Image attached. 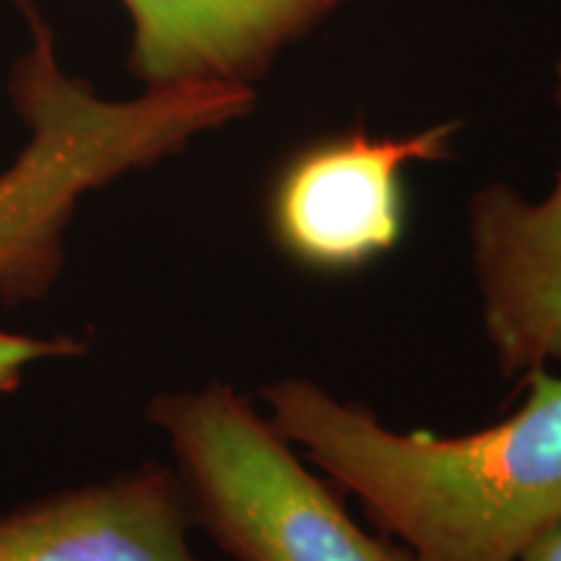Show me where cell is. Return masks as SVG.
I'll return each mask as SVG.
<instances>
[{"label": "cell", "mask_w": 561, "mask_h": 561, "mask_svg": "<svg viewBox=\"0 0 561 561\" xmlns=\"http://www.w3.org/2000/svg\"><path fill=\"white\" fill-rule=\"evenodd\" d=\"M520 390L510 416L458 437L396 432L307 377L261 396L301 458L416 561H520L561 523V375L533 369Z\"/></svg>", "instance_id": "cell-1"}, {"label": "cell", "mask_w": 561, "mask_h": 561, "mask_svg": "<svg viewBox=\"0 0 561 561\" xmlns=\"http://www.w3.org/2000/svg\"><path fill=\"white\" fill-rule=\"evenodd\" d=\"M32 47L11 70L9 94L26 144L0 172V301L53 291L66 268V231L83 195L185 151L195 138L248 117L255 87L182 83L104 100L60 68L53 30L34 0H16Z\"/></svg>", "instance_id": "cell-2"}, {"label": "cell", "mask_w": 561, "mask_h": 561, "mask_svg": "<svg viewBox=\"0 0 561 561\" xmlns=\"http://www.w3.org/2000/svg\"><path fill=\"white\" fill-rule=\"evenodd\" d=\"M146 419L170 442L191 517L234 561H416L364 530L339 486L231 385L159 392Z\"/></svg>", "instance_id": "cell-3"}, {"label": "cell", "mask_w": 561, "mask_h": 561, "mask_svg": "<svg viewBox=\"0 0 561 561\" xmlns=\"http://www.w3.org/2000/svg\"><path fill=\"white\" fill-rule=\"evenodd\" d=\"M460 123L409 136L351 128L312 140L280 164L265 203L276 248L301 268L351 273L398 248L405 167L450 159Z\"/></svg>", "instance_id": "cell-4"}, {"label": "cell", "mask_w": 561, "mask_h": 561, "mask_svg": "<svg viewBox=\"0 0 561 561\" xmlns=\"http://www.w3.org/2000/svg\"><path fill=\"white\" fill-rule=\"evenodd\" d=\"M561 115V53L553 66ZM481 325L504 380L561 364V161L549 195L525 198L507 182L468 203Z\"/></svg>", "instance_id": "cell-5"}, {"label": "cell", "mask_w": 561, "mask_h": 561, "mask_svg": "<svg viewBox=\"0 0 561 561\" xmlns=\"http://www.w3.org/2000/svg\"><path fill=\"white\" fill-rule=\"evenodd\" d=\"M133 21L128 66L144 89L182 83L255 87L354 0H121Z\"/></svg>", "instance_id": "cell-6"}, {"label": "cell", "mask_w": 561, "mask_h": 561, "mask_svg": "<svg viewBox=\"0 0 561 561\" xmlns=\"http://www.w3.org/2000/svg\"><path fill=\"white\" fill-rule=\"evenodd\" d=\"M178 473L144 462L0 517V561H201Z\"/></svg>", "instance_id": "cell-7"}, {"label": "cell", "mask_w": 561, "mask_h": 561, "mask_svg": "<svg viewBox=\"0 0 561 561\" xmlns=\"http://www.w3.org/2000/svg\"><path fill=\"white\" fill-rule=\"evenodd\" d=\"M87 354V343L76 335H30L0 328V396L16 390L26 369L39 362L79 359Z\"/></svg>", "instance_id": "cell-8"}, {"label": "cell", "mask_w": 561, "mask_h": 561, "mask_svg": "<svg viewBox=\"0 0 561 561\" xmlns=\"http://www.w3.org/2000/svg\"><path fill=\"white\" fill-rule=\"evenodd\" d=\"M520 561H561V523L543 533L536 543L525 551Z\"/></svg>", "instance_id": "cell-9"}]
</instances>
